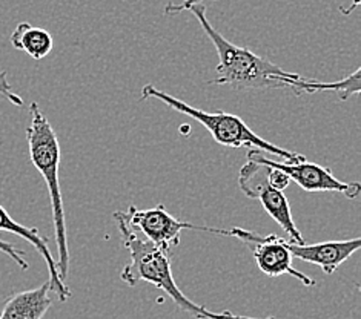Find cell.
Here are the masks:
<instances>
[{
    "label": "cell",
    "instance_id": "1",
    "mask_svg": "<svg viewBox=\"0 0 361 319\" xmlns=\"http://www.w3.org/2000/svg\"><path fill=\"white\" fill-rule=\"evenodd\" d=\"M114 220L123 239V246L130 252V263H128L120 278L128 286H137L139 282H149L159 287L174 301L178 310L192 315L195 319H275L268 318H251L235 315L232 312H211L206 306H200L189 299L185 293L180 290L173 277V267H171V252L160 249L151 241L146 239L140 232H137L130 223H128L122 212L114 213Z\"/></svg>",
    "mask_w": 361,
    "mask_h": 319
},
{
    "label": "cell",
    "instance_id": "2",
    "mask_svg": "<svg viewBox=\"0 0 361 319\" xmlns=\"http://www.w3.org/2000/svg\"><path fill=\"white\" fill-rule=\"evenodd\" d=\"M188 11L195 15L217 51V77L211 83L231 86L235 89H294L295 85L303 79L297 73L281 70L280 66L269 62L268 58L257 56L251 49L231 43L211 25L203 5L189 6Z\"/></svg>",
    "mask_w": 361,
    "mask_h": 319
},
{
    "label": "cell",
    "instance_id": "3",
    "mask_svg": "<svg viewBox=\"0 0 361 319\" xmlns=\"http://www.w3.org/2000/svg\"><path fill=\"white\" fill-rule=\"evenodd\" d=\"M27 142L32 166L40 172V175L47 181L59 254L57 269L60 278L66 281L68 270H70V249H68L65 208L59 181L60 143L53 126H51L47 115L42 112L39 103L36 101H32L30 105Z\"/></svg>",
    "mask_w": 361,
    "mask_h": 319
},
{
    "label": "cell",
    "instance_id": "4",
    "mask_svg": "<svg viewBox=\"0 0 361 319\" xmlns=\"http://www.w3.org/2000/svg\"><path fill=\"white\" fill-rule=\"evenodd\" d=\"M156 99L161 103H165L166 106L174 109L180 114L191 117L197 122H200L206 129H208L209 134L214 137L219 144L226 146V148H249V149H260L263 152H268L275 157L283 158V160H303L305 157L302 154L294 152V151H286L280 148V146H275L269 142L262 139L260 135H257L251 127H249L242 118L228 114V112H206L199 108H194L188 103L182 101L180 99H176L169 94L160 91L159 88L152 85H145L142 89V100H149Z\"/></svg>",
    "mask_w": 361,
    "mask_h": 319
},
{
    "label": "cell",
    "instance_id": "5",
    "mask_svg": "<svg viewBox=\"0 0 361 319\" xmlns=\"http://www.w3.org/2000/svg\"><path fill=\"white\" fill-rule=\"evenodd\" d=\"M271 168L252 160H247L246 165L240 169L238 187L247 198H255L263 206V209L271 215V218L288 234L292 243L303 244L305 238L295 226L292 218L290 206L283 191H277L269 184Z\"/></svg>",
    "mask_w": 361,
    "mask_h": 319
},
{
    "label": "cell",
    "instance_id": "6",
    "mask_svg": "<svg viewBox=\"0 0 361 319\" xmlns=\"http://www.w3.org/2000/svg\"><path fill=\"white\" fill-rule=\"evenodd\" d=\"M246 157L247 160L285 172L290 181H295L306 192H338L349 198V200H355L361 192L358 181H349V183L341 181L337 177H334L331 169L315 165V163H309L306 158L292 161L283 158L271 160L260 149H249Z\"/></svg>",
    "mask_w": 361,
    "mask_h": 319
},
{
    "label": "cell",
    "instance_id": "7",
    "mask_svg": "<svg viewBox=\"0 0 361 319\" xmlns=\"http://www.w3.org/2000/svg\"><path fill=\"white\" fill-rule=\"evenodd\" d=\"M122 215L146 239L160 249L168 250V252L180 244V237H182L183 230L208 232V234L228 237L226 229L195 226V224L177 220L163 204H159L152 209H137L135 206H131L128 212H122Z\"/></svg>",
    "mask_w": 361,
    "mask_h": 319
},
{
    "label": "cell",
    "instance_id": "8",
    "mask_svg": "<svg viewBox=\"0 0 361 319\" xmlns=\"http://www.w3.org/2000/svg\"><path fill=\"white\" fill-rule=\"evenodd\" d=\"M228 237L238 238L247 246L254 255V260L259 265V269L271 278L289 275L294 277L307 287L315 286V280L307 277L306 273L297 270L292 265V254L288 247V241L279 235L262 237L257 232L245 230L242 227H232L228 230Z\"/></svg>",
    "mask_w": 361,
    "mask_h": 319
},
{
    "label": "cell",
    "instance_id": "9",
    "mask_svg": "<svg viewBox=\"0 0 361 319\" xmlns=\"http://www.w3.org/2000/svg\"><path fill=\"white\" fill-rule=\"evenodd\" d=\"M288 247L294 258L318 265L326 275H332L343 263L358 252L361 247V239L354 238L345 241H324V243L317 244H298L288 241Z\"/></svg>",
    "mask_w": 361,
    "mask_h": 319
},
{
    "label": "cell",
    "instance_id": "10",
    "mask_svg": "<svg viewBox=\"0 0 361 319\" xmlns=\"http://www.w3.org/2000/svg\"><path fill=\"white\" fill-rule=\"evenodd\" d=\"M0 230L4 232H10V234H14L17 237L23 238L25 241H28V243L37 250V252L44 258L47 267H48V272H49V284H51V290H53L59 301H68L71 298V290L68 289L66 282L60 278L59 275V269H57V261L54 260L53 254H51L49 246H48V238L42 237V234L39 232L37 227H27L23 226V224L14 221L10 213L6 212V209L4 206H0Z\"/></svg>",
    "mask_w": 361,
    "mask_h": 319
},
{
    "label": "cell",
    "instance_id": "11",
    "mask_svg": "<svg viewBox=\"0 0 361 319\" xmlns=\"http://www.w3.org/2000/svg\"><path fill=\"white\" fill-rule=\"evenodd\" d=\"M49 281L42 286L17 292L0 304V319H42L51 307Z\"/></svg>",
    "mask_w": 361,
    "mask_h": 319
},
{
    "label": "cell",
    "instance_id": "12",
    "mask_svg": "<svg viewBox=\"0 0 361 319\" xmlns=\"http://www.w3.org/2000/svg\"><path fill=\"white\" fill-rule=\"evenodd\" d=\"M10 40L16 49L23 51L34 60L45 58L54 48L53 36L47 30L32 27L28 22L17 25Z\"/></svg>",
    "mask_w": 361,
    "mask_h": 319
},
{
    "label": "cell",
    "instance_id": "13",
    "mask_svg": "<svg viewBox=\"0 0 361 319\" xmlns=\"http://www.w3.org/2000/svg\"><path fill=\"white\" fill-rule=\"evenodd\" d=\"M360 77H361V70H355L350 75L345 77V79L340 82H332V83H322L317 80H309L306 77H303L300 80L295 88L292 89L297 96L300 94H314L318 91H335L340 94V100H348L350 96H358L361 91V83H360Z\"/></svg>",
    "mask_w": 361,
    "mask_h": 319
},
{
    "label": "cell",
    "instance_id": "14",
    "mask_svg": "<svg viewBox=\"0 0 361 319\" xmlns=\"http://www.w3.org/2000/svg\"><path fill=\"white\" fill-rule=\"evenodd\" d=\"M0 96L6 99L10 103H13L14 106H23V99L19 96V94H16L13 91V86L10 80H8L6 71L0 73Z\"/></svg>",
    "mask_w": 361,
    "mask_h": 319
},
{
    "label": "cell",
    "instance_id": "15",
    "mask_svg": "<svg viewBox=\"0 0 361 319\" xmlns=\"http://www.w3.org/2000/svg\"><path fill=\"white\" fill-rule=\"evenodd\" d=\"M0 252H4L5 255H8L11 258V260L20 267L23 270H28L30 269V264L25 260V252L23 250L16 249L11 243H6V241L0 239Z\"/></svg>",
    "mask_w": 361,
    "mask_h": 319
},
{
    "label": "cell",
    "instance_id": "16",
    "mask_svg": "<svg viewBox=\"0 0 361 319\" xmlns=\"http://www.w3.org/2000/svg\"><path fill=\"white\" fill-rule=\"evenodd\" d=\"M289 183H290V180L285 174V172L271 168V170H269V184L274 189H277V191H285V189L289 186Z\"/></svg>",
    "mask_w": 361,
    "mask_h": 319
},
{
    "label": "cell",
    "instance_id": "17",
    "mask_svg": "<svg viewBox=\"0 0 361 319\" xmlns=\"http://www.w3.org/2000/svg\"><path fill=\"white\" fill-rule=\"evenodd\" d=\"M204 2H206V0H183V2H180V4H168L165 6V14L176 15V14L183 13V11H188L189 6L203 5Z\"/></svg>",
    "mask_w": 361,
    "mask_h": 319
}]
</instances>
